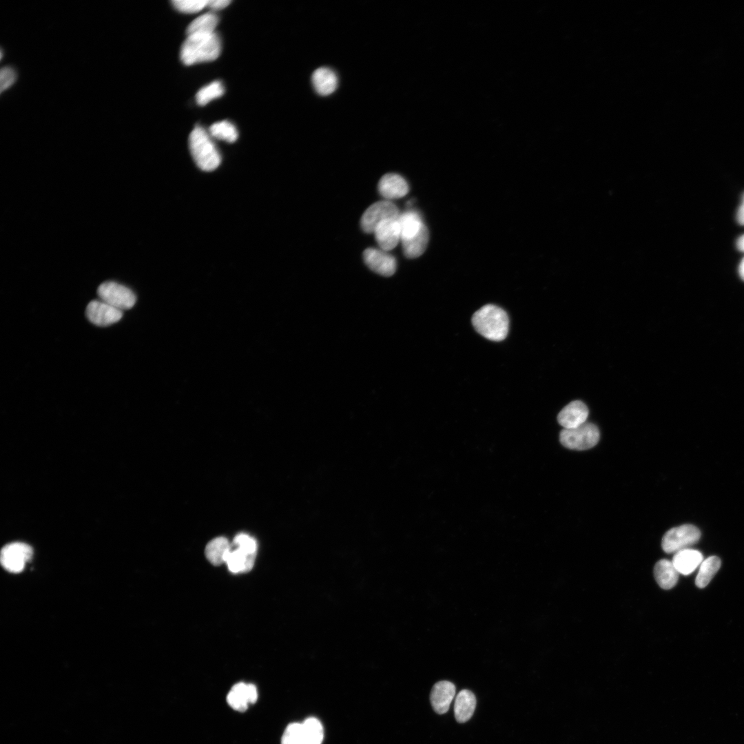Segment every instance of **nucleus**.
<instances>
[{"label": "nucleus", "instance_id": "obj_34", "mask_svg": "<svg viewBox=\"0 0 744 744\" xmlns=\"http://www.w3.org/2000/svg\"><path fill=\"white\" fill-rule=\"evenodd\" d=\"M736 220L740 225H744V193L741 198V205L736 212Z\"/></svg>", "mask_w": 744, "mask_h": 744}, {"label": "nucleus", "instance_id": "obj_15", "mask_svg": "<svg viewBox=\"0 0 744 744\" xmlns=\"http://www.w3.org/2000/svg\"><path fill=\"white\" fill-rule=\"evenodd\" d=\"M380 194L387 200L404 197L409 192V185L400 175L393 173L384 174L378 183Z\"/></svg>", "mask_w": 744, "mask_h": 744}, {"label": "nucleus", "instance_id": "obj_10", "mask_svg": "<svg viewBox=\"0 0 744 744\" xmlns=\"http://www.w3.org/2000/svg\"><path fill=\"white\" fill-rule=\"evenodd\" d=\"M363 258L371 270L381 276H391L396 271V260L387 251L376 248H367L363 253Z\"/></svg>", "mask_w": 744, "mask_h": 744}, {"label": "nucleus", "instance_id": "obj_18", "mask_svg": "<svg viewBox=\"0 0 744 744\" xmlns=\"http://www.w3.org/2000/svg\"><path fill=\"white\" fill-rule=\"evenodd\" d=\"M476 707L475 694L468 690H461L456 696L454 704L455 719L459 723L468 721L473 716Z\"/></svg>", "mask_w": 744, "mask_h": 744}, {"label": "nucleus", "instance_id": "obj_1", "mask_svg": "<svg viewBox=\"0 0 744 744\" xmlns=\"http://www.w3.org/2000/svg\"><path fill=\"white\" fill-rule=\"evenodd\" d=\"M472 323L480 335L492 341L504 340L508 332L506 312L494 304H486L477 310L473 316Z\"/></svg>", "mask_w": 744, "mask_h": 744}, {"label": "nucleus", "instance_id": "obj_27", "mask_svg": "<svg viewBox=\"0 0 744 744\" xmlns=\"http://www.w3.org/2000/svg\"><path fill=\"white\" fill-rule=\"evenodd\" d=\"M211 135L219 140L233 143L238 138V131L235 126L229 121H223L214 123L209 127Z\"/></svg>", "mask_w": 744, "mask_h": 744}, {"label": "nucleus", "instance_id": "obj_32", "mask_svg": "<svg viewBox=\"0 0 744 744\" xmlns=\"http://www.w3.org/2000/svg\"><path fill=\"white\" fill-rule=\"evenodd\" d=\"M16 79L17 74L12 68L8 66L2 68L0 72L1 92L10 87Z\"/></svg>", "mask_w": 744, "mask_h": 744}, {"label": "nucleus", "instance_id": "obj_24", "mask_svg": "<svg viewBox=\"0 0 744 744\" xmlns=\"http://www.w3.org/2000/svg\"><path fill=\"white\" fill-rule=\"evenodd\" d=\"M218 23V17L213 13H206L195 19L188 25L187 36L194 34H207L214 33V29Z\"/></svg>", "mask_w": 744, "mask_h": 744}, {"label": "nucleus", "instance_id": "obj_22", "mask_svg": "<svg viewBox=\"0 0 744 744\" xmlns=\"http://www.w3.org/2000/svg\"><path fill=\"white\" fill-rule=\"evenodd\" d=\"M230 549L231 544L228 539L224 537H218L207 544L205 554L211 564L214 566H219L225 563Z\"/></svg>", "mask_w": 744, "mask_h": 744}, {"label": "nucleus", "instance_id": "obj_26", "mask_svg": "<svg viewBox=\"0 0 744 744\" xmlns=\"http://www.w3.org/2000/svg\"><path fill=\"white\" fill-rule=\"evenodd\" d=\"M304 744H321L323 740V727L314 717L307 719L302 723Z\"/></svg>", "mask_w": 744, "mask_h": 744}, {"label": "nucleus", "instance_id": "obj_30", "mask_svg": "<svg viewBox=\"0 0 744 744\" xmlns=\"http://www.w3.org/2000/svg\"><path fill=\"white\" fill-rule=\"evenodd\" d=\"M207 0H174L172 3L181 12L194 13L207 6Z\"/></svg>", "mask_w": 744, "mask_h": 744}, {"label": "nucleus", "instance_id": "obj_35", "mask_svg": "<svg viewBox=\"0 0 744 744\" xmlns=\"http://www.w3.org/2000/svg\"><path fill=\"white\" fill-rule=\"evenodd\" d=\"M736 247L739 251L744 252V234L738 238L736 241Z\"/></svg>", "mask_w": 744, "mask_h": 744}, {"label": "nucleus", "instance_id": "obj_29", "mask_svg": "<svg viewBox=\"0 0 744 744\" xmlns=\"http://www.w3.org/2000/svg\"><path fill=\"white\" fill-rule=\"evenodd\" d=\"M282 744H304L302 723H293L286 727L282 737Z\"/></svg>", "mask_w": 744, "mask_h": 744}, {"label": "nucleus", "instance_id": "obj_4", "mask_svg": "<svg viewBox=\"0 0 744 744\" xmlns=\"http://www.w3.org/2000/svg\"><path fill=\"white\" fill-rule=\"evenodd\" d=\"M599 431L592 423L573 428H564L559 434L561 444L570 449L586 450L595 446L599 440Z\"/></svg>", "mask_w": 744, "mask_h": 744}, {"label": "nucleus", "instance_id": "obj_6", "mask_svg": "<svg viewBox=\"0 0 744 744\" xmlns=\"http://www.w3.org/2000/svg\"><path fill=\"white\" fill-rule=\"evenodd\" d=\"M97 294L101 300L121 311L131 309L136 301V296L130 289L114 281L101 283Z\"/></svg>", "mask_w": 744, "mask_h": 744}, {"label": "nucleus", "instance_id": "obj_17", "mask_svg": "<svg viewBox=\"0 0 744 744\" xmlns=\"http://www.w3.org/2000/svg\"><path fill=\"white\" fill-rule=\"evenodd\" d=\"M256 555L249 554L234 547L231 544V549L226 558L225 564L233 573L247 572L250 571L254 565Z\"/></svg>", "mask_w": 744, "mask_h": 744}, {"label": "nucleus", "instance_id": "obj_20", "mask_svg": "<svg viewBox=\"0 0 744 744\" xmlns=\"http://www.w3.org/2000/svg\"><path fill=\"white\" fill-rule=\"evenodd\" d=\"M401 241L412 238L420 233L425 225L421 215L415 210H408L399 216Z\"/></svg>", "mask_w": 744, "mask_h": 744}, {"label": "nucleus", "instance_id": "obj_8", "mask_svg": "<svg viewBox=\"0 0 744 744\" xmlns=\"http://www.w3.org/2000/svg\"><path fill=\"white\" fill-rule=\"evenodd\" d=\"M32 553V548L25 543H10L1 549V565L9 572H19L23 570L26 562L31 559Z\"/></svg>", "mask_w": 744, "mask_h": 744}, {"label": "nucleus", "instance_id": "obj_25", "mask_svg": "<svg viewBox=\"0 0 744 744\" xmlns=\"http://www.w3.org/2000/svg\"><path fill=\"white\" fill-rule=\"evenodd\" d=\"M721 564V559L716 556H711L703 560L699 566L696 577V586L700 588H705L717 572Z\"/></svg>", "mask_w": 744, "mask_h": 744}, {"label": "nucleus", "instance_id": "obj_2", "mask_svg": "<svg viewBox=\"0 0 744 744\" xmlns=\"http://www.w3.org/2000/svg\"><path fill=\"white\" fill-rule=\"evenodd\" d=\"M220 52V41L215 33L187 36L180 49V59L186 65L211 61Z\"/></svg>", "mask_w": 744, "mask_h": 744}, {"label": "nucleus", "instance_id": "obj_21", "mask_svg": "<svg viewBox=\"0 0 744 744\" xmlns=\"http://www.w3.org/2000/svg\"><path fill=\"white\" fill-rule=\"evenodd\" d=\"M654 578L659 586L665 590L672 588L677 583L679 572L672 562L667 559L657 561L654 568Z\"/></svg>", "mask_w": 744, "mask_h": 744}, {"label": "nucleus", "instance_id": "obj_33", "mask_svg": "<svg viewBox=\"0 0 744 744\" xmlns=\"http://www.w3.org/2000/svg\"><path fill=\"white\" fill-rule=\"evenodd\" d=\"M230 3L229 0H209L207 6L213 10H220L227 7Z\"/></svg>", "mask_w": 744, "mask_h": 744}, {"label": "nucleus", "instance_id": "obj_23", "mask_svg": "<svg viewBox=\"0 0 744 744\" xmlns=\"http://www.w3.org/2000/svg\"><path fill=\"white\" fill-rule=\"evenodd\" d=\"M429 240V233L424 225L420 233L411 239L402 242L404 254L406 258H415L426 250Z\"/></svg>", "mask_w": 744, "mask_h": 744}, {"label": "nucleus", "instance_id": "obj_36", "mask_svg": "<svg viewBox=\"0 0 744 744\" xmlns=\"http://www.w3.org/2000/svg\"><path fill=\"white\" fill-rule=\"evenodd\" d=\"M738 273L741 278L744 281V257L740 262L738 266Z\"/></svg>", "mask_w": 744, "mask_h": 744}, {"label": "nucleus", "instance_id": "obj_14", "mask_svg": "<svg viewBox=\"0 0 744 744\" xmlns=\"http://www.w3.org/2000/svg\"><path fill=\"white\" fill-rule=\"evenodd\" d=\"M588 416L586 405L579 400L570 402L559 413L558 422L564 428H573L584 424Z\"/></svg>", "mask_w": 744, "mask_h": 744}, {"label": "nucleus", "instance_id": "obj_3", "mask_svg": "<svg viewBox=\"0 0 744 744\" xmlns=\"http://www.w3.org/2000/svg\"><path fill=\"white\" fill-rule=\"evenodd\" d=\"M189 147L193 159L202 170L216 169L221 162L220 153L207 132L196 127L189 136Z\"/></svg>", "mask_w": 744, "mask_h": 744}, {"label": "nucleus", "instance_id": "obj_9", "mask_svg": "<svg viewBox=\"0 0 744 744\" xmlns=\"http://www.w3.org/2000/svg\"><path fill=\"white\" fill-rule=\"evenodd\" d=\"M85 315L92 324L106 327L118 322L123 317V311L101 300H92L86 307Z\"/></svg>", "mask_w": 744, "mask_h": 744}, {"label": "nucleus", "instance_id": "obj_12", "mask_svg": "<svg viewBox=\"0 0 744 744\" xmlns=\"http://www.w3.org/2000/svg\"><path fill=\"white\" fill-rule=\"evenodd\" d=\"M258 699L256 686L251 683H238L235 684L227 696L228 704L238 711L246 710L249 704L254 703Z\"/></svg>", "mask_w": 744, "mask_h": 744}, {"label": "nucleus", "instance_id": "obj_13", "mask_svg": "<svg viewBox=\"0 0 744 744\" xmlns=\"http://www.w3.org/2000/svg\"><path fill=\"white\" fill-rule=\"evenodd\" d=\"M455 685L448 681L436 683L432 688L430 700L434 711L443 714L448 712L455 695Z\"/></svg>", "mask_w": 744, "mask_h": 744}, {"label": "nucleus", "instance_id": "obj_28", "mask_svg": "<svg viewBox=\"0 0 744 744\" xmlns=\"http://www.w3.org/2000/svg\"><path fill=\"white\" fill-rule=\"evenodd\" d=\"M224 92L222 83L214 81L201 88L196 95V100L198 105H205L212 99L221 96Z\"/></svg>", "mask_w": 744, "mask_h": 744}, {"label": "nucleus", "instance_id": "obj_11", "mask_svg": "<svg viewBox=\"0 0 744 744\" xmlns=\"http://www.w3.org/2000/svg\"><path fill=\"white\" fill-rule=\"evenodd\" d=\"M373 233L381 249L385 251H391L401 240L398 218L389 219L382 222L377 226Z\"/></svg>", "mask_w": 744, "mask_h": 744}, {"label": "nucleus", "instance_id": "obj_31", "mask_svg": "<svg viewBox=\"0 0 744 744\" xmlns=\"http://www.w3.org/2000/svg\"><path fill=\"white\" fill-rule=\"evenodd\" d=\"M231 545L249 554L256 555L257 542L254 537L247 534L240 533L236 535Z\"/></svg>", "mask_w": 744, "mask_h": 744}, {"label": "nucleus", "instance_id": "obj_7", "mask_svg": "<svg viewBox=\"0 0 744 744\" xmlns=\"http://www.w3.org/2000/svg\"><path fill=\"white\" fill-rule=\"evenodd\" d=\"M400 215L397 206L389 200H381L369 206L362 214L360 226L365 233H373L377 226L389 219H397Z\"/></svg>", "mask_w": 744, "mask_h": 744}, {"label": "nucleus", "instance_id": "obj_19", "mask_svg": "<svg viewBox=\"0 0 744 744\" xmlns=\"http://www.w3.org/2000/svg\"><path fill=\"white\" fill-rule=\"evenodd\" d=\"M311 79L315 90L322 96L333 93L338 85L337 76L329 68L322 67L318 68L313 72Z\"/></svg>", "mask_w": 744, "mask_h": 744}, {"label": "nucleus", "instance_id": "obj_5", "mask_svg": "<svg viewBox=\"0 0 744 744\" xmlns=\"http://www.w3.org/2000/svg\"><path fill=\"white\" fill-rule=\"evenodd\" d=\"M701 537L699 529L692 524H684L672 528L665 533L662 539V548L667 553H675L688 548L696 543Z\"/></svg>", "mask_w": 744, "mask_h": 744}, {"label": "nucleus", "instance_id": "obj_16", "mask_svg": "<svg viewBox=\"0 0 744 744\" xmlns=\"http://www.w3.org/2000/svg\"><path fill=\"white\" fill-rule=\"evenodd\" d=\"M702 561L701 552L690 548L675 552L672 561L679 573L684 575L694 572Z\"/></svg>", "mask_w": 744, "mask_h": 744}]
</instances>
